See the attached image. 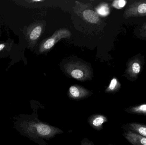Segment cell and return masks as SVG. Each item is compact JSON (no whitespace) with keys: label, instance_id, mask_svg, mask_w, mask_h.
Returning <instances> with one entry per match:
<instances>
[{"label":"cell","instance_id":"5b68a950","mask_svg":"<svg viewBox=\"0 0 146 145\" xmlns=\"http://www.w3.org/2000/svg\"><path fill=\"white\" fill-rule=\"evenodd\" d=\"M69 98L79 100L88 98L92 94V93L79 85H73L69 88L68 92Z\"/></svg>","mask_w":146,"mask_h":145},{"label":"cell","instance_id":"9c48e42d","mask_svg":"<svg viewBox=\"0 0 146 145\" xmlns=\"http://www.w3.org/2000/svg\"><path fill=\"white\" fill-rule=\"evenodd\" d=\"M124 130H129L146 138V125L139 123L132 122L123 126Z\"/></svg>","mask_w":146,"mask_h":145},{"label":"cell","instance_id":"7a4b0ae2","mask_svg":"<svg viewBox=\"0 0 146 145\" xmlns=\"http://www.w3.org/2000/svg\"><path fill=\"white\" fill-rule=\"evenodd\" d=\"M65 70L73 78L80 81L87 79L90 76V71L87 66L80 63H68Z\"/></svg>","mask_w":146,"mask_h":145},{"label":"cell","instance_id":"277c9868","mask_svg":"<svg viewBox=\"0 0 146 145\" xmlns=\"http://www.w3.org/2000/svg\"><path fill=\"white\" fill-rule=\"evenodd\" d=\"M71 36V33L68 30L62 29L55 32L51 37L44 42L41 47V51L48 50L54 47L56 43L62 38H66Z\"/></svg>","mask_w":146,"mask_h":145},{"label":"cell","instance_id":"2e32d148","mask_svg":"<svg viewBox=\"0 0 146 145\" xmlns=\"http://www.w3.org/2000/svg\"><path fill=\"white\" fill-rule=\"evenodd\" d=\"M80 145H95L93 142L87 138H83L80 141Z\"/></svg>","mask_w":146,"mask_h":145},{"label":"cell","instance_id":"ac0fdd59","mask_svg":"<svg viewBox=\"0 0 146 145\" xmlns=\"http://www.w3.org/2000/svg\"><path fill=\"white\" fill-rule=\"evenodd\" d=\"M6 45L5 43H1V44H0V52L2 51L3 49H4L6 47Z\"/></svg>","mask_w":146,"mask_h":145},{"label":"cell","instance_id":"52a82bcc","mask_svg":"<svg viewBox=\"0 0 146 145\" xmlns=\"http://www.w3.org/2000/svg\"><path fill=\"white\" fill-rule=\"evenodd\" d=\"M141 69V62L139 58L132 60L128 64L126 72L129 77L137 79Z\"/></svg>","mask_w":146,"mask_h":145},{"label":"cell","instance_id":"5bb4252c","mask_svg":"<svg viewBox=\"0 0 146 145\" xmlns=\"http://www.w3.org/2000/svg\"><path fill=\"white\" fill-rule=\"evenodd\" d=\"M96 11L100 15L105 17L110 14V9L107 3H103L97 8Z\"/></svg>","mask_w":146,"mask_h":145},{"label":"cell","instance_id":"6da1fadb","mask_svg":"<svg viewBox=\"0 0 146 145\" xmlns=\"http://www.w3.org/2000/svg\"><path fill=\"white\" fill-rule=\"evenodd\" d=\"M19 126L23 135L38 145H49L45 140H49L57 135L64 133L59 128L39 120L37 110L32 115H23Z\"/></svg>","mask_w":146,"mask_h":145},{"label":"cell","instance_id":"d6986e66","mask_svg":"<svg viewBox=\"0 0 146 145\" xmlns=\"http://www.w3.org/2000/svg\"><path fill=\"white\" fill-rule=\"evenodd\" d=\"M108 145H113V144H109Z\"/></svg>","mask_w":146,"mask_h":145},{"label":"cell","instance_id":"8992f818","mask_svg":"<svg viewBox=\"0 0 146 145\" xmlns=\"http://www.w3.org/2000/svg\"><path fill=\"white\" fill-rule=\"evenodd\" d=\"M108 121L106 116L101 114H95L90 115L87 119V122L93 129L101 131L104 129V124Z\"/></svg>","mask_w":146,"mask_h":145},{"label":"cell","instance_id":"9a60e30c","mask_svg":"<svg viewBox=\"0 0 146 145\" xmlns=\"http://www.w3.org/2000/svg\"><path fill=\"white\" fill-rule=\"evenodd\" d=\"M127 3V1L125 0H115L112 3V5L115 8L121 9L124 7Z\"/></svg>","mask_w":146,"mask_h":145},{"label":"cell","instance_id":"e0dca14e","mask_svg":"<svg viewBox=\"0 0 146 145\" xmlns=\"http://www.w3.org/2000/svg\"><path fill=\"white\" fill-rule=\"evenodd\" d=\"M140 35L142 37H146V23L141 28Z\"/></svg>","mask_w":146,"mask_h":145},{"label":"cell","instance_id":"30bf717a","mask_svg":"<svg viewBox=\"0 0 146 145\" xmlns=\"http://www.w3.org/2000/svg\"><path fill=\"white\" fill-rule=\"evenodd\" d=\"M124 111L129 114L146 116V104H143L126 108Z\"/></svg>","mask_w":146,"mask_h":145},{"label":"cell","instance_id":"8fae6325","mask_svg":"<svg viewBox=\"0 0 146 145\" xmlns=\"http://www.w3.org/2000/svg\"><path fill=\"white\" fill-rule=\"evenodd\" d=\"M83 16L86 20L92 24H97L99 20L97 13L90 9L85 10L83 12Z\"/></svg>","mask_w":146,"mask_h":145},{"label":"cell","instance_id":"ba28073f","mask_svg":"<svg viewBox=\"0 0 146 145\" xmlns=\"http://www.w3.org/2000/svg\"><path fill=\"white\" fill-rule=\"evenodd\" d=\"M123 135L132 145H146V138L129 130H124Z\"/></svg>","mask_w":146,"mask_h":145},{"label":"cell","instance_id":"4fadbf2b","mask_svg":"<svg viewBox=\"0 0 146 145\" xmlns=\"http://www.w3.org/2000/svg\"><path fill=\"white\" fill-rule=\"evenodd\" d=\"M42 31V27L40 26L34 27L30 32L29 38L31 41H36L40 37Z\"/></svg>","mask_w":146,"mask_h":145},{"label":"cell","instance_id":"7c38bea8","mask_svg":"<svg viewBox=\"0 0 146 145\" xmlns=\"http://www.w3.org/2000/svg\"><path fill=\"white\" fill-rule=\"evenodd\" d=\"M121 84L116 78H113L111 81L109 87L105 90L107 93H116L120 89Z\"/></svg>","mask_w":146,"mask_h":145},{"label":"cell","instance_id":"3957f363","mask_svg":"<svg viewBox=\"0 0 146 145\" xmlns=\"http://www.w3.org/2000/svg\"><path fill=\"white\" fill-rule=\"evenodd\" d=\"M123 16L126 19L146 16V0L134 2L126 9Z\"/></svg>","mask_w":146,"mask_h":145}]
</instances>
